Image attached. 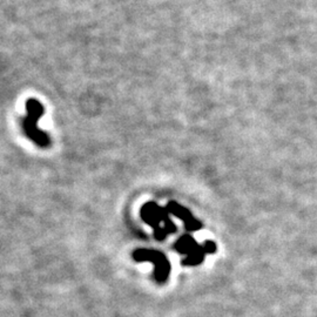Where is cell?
Here are the masks:
<instances>
[{
  "label": "cell",
  "mask_w": 317,
  "mask_h": 317,
  "mask_svg": "<svg viewBox=\"0 0 317 317\" xmlns=\"http://www.w3.org/2000/svg\"><path fill=\"white\" fill-rule=\"evenodd\" d=\"M141 219L154 230V236L158 241L166 239L167 235L176 231L175 223L170 220V214L167 208L160 207L155 202H147L140 210Z\"/></svg>",
  "instance_id": "6da1fadb"
},
{
  "label": "cell",
  "mask_w": 317,
  "mask_h": 317,
  "mask_svg": "<svg viewBox=\"0 0 317 317\" xmlns=\"http://www.w3.org/2000/svg\"><path fill=\"white\" fill-rule=\"evenodd\" d=\"M175 250L179 254L186 255V258L182 261L183 266H198L202 263L207 254H214L217 250L215 242L205 241L204 245H199L196 240L190 234H184L176 241Z\"/></svg>",
  "instance_id": "7a4b0ae2"
},
{
  "label": "cell",
  "mask_w": 317,
  "mask_h": 317,
  "mask_svg": "<svg viewBox=\"0 0 317 317\" xmlns=\"http://www.w3.org/2000/svg\"><path fill=\"white\" fill-rule=\"evenodd\" d=\"M133 258L136 262L154 263V278L158 283H164L170 275V262L162 252L153 249H136L133 251Z\"/></svg>",
  "instance_id": "3957f363"
},
{
  "label": "cell",
  "mask_w": 317,
  "mask_h": 317,
  "mask_svg": "<svg viewBox=\"0 0 317 317\" xmlns=\"http://www.w3.org/2000/svg\"><path fill=\"white\" fill-rule=\"evenodd\" d=\"M166 208L167 210L169 211L170 215L176 216L183 222L184 228H186L188 231H198L201 230L202 227H204L202 222L193 216L192 211L187 209V208L183 207L182 204H178V202L170 201L167 204Z\"/></svg>",
  "instance_id": "277c9868"
}]
</instances>
